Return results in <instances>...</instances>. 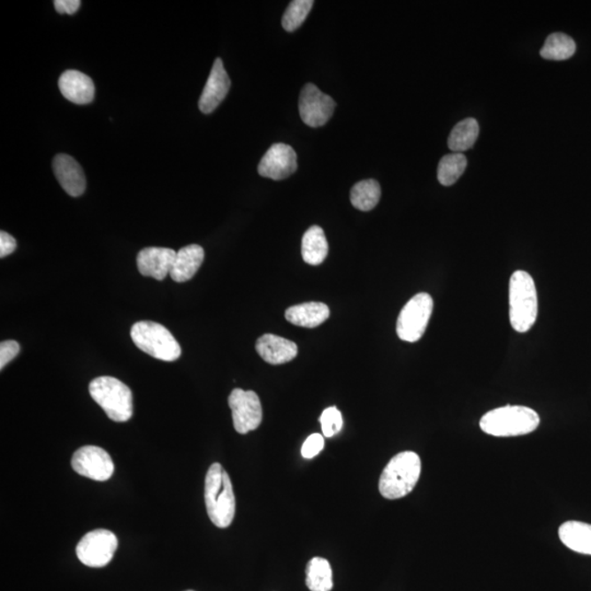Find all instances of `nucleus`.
<instances>
[{"instance_id":"28","label":"nucleus","mask_w":591,"mask_h":591,"mask_svg":"<svg viewBox=\"0 0 591 591\" xmlns=\"http://www.w3.org/2000/svg\"><path fill=\"white\" fill-rule=\"evenodd\" d=\"M319 421L321 423L322 433L325 437L335 436L343 427V418H342V413L335 406H331V408L323 411Z\"/></svg>"},{"instance_id":"13","label":"nucleus","mask_w":591,"mask_h":591,"mask_svg":"<svg viewBox=\"0 0 591 591\" xmlns=\"http://www.w3.org/2000/svg\"><path fill=\"white\" fill-rule=\"evenodd\" d=\"M230 86H232V81L226 72L224 63L220 58H217L212 65L211 75L202 92L200 103H198L202 112L210 114L215 111L228 95Z\"/></svg>"},{"instance_id":"25","label":"nucleus","mask_w":591,"mask_h":591,"mask_svg":"<svg viewBox=\"0 0 591 591\" xmlns=\"http://www.w3.org/2000/svg\"><path fill=\"white\" fill-rule=\"evenodd\" d=\"M576 52V44L571 36L564 34H553L548 36L546 43L540 50V54L544 59L549 61H565Z\"/></svg>"},{"instance_id":"21","label":"nucleus","mask_w":591,"mask_h":591,"mask_svg":"<svg viewBox=\"0 0 591 591\" xmlns=\"http://www.w3.org/2000/svg\"><path fill=\"white\" fill-rule=\"evenodd\" d=\"M329 253V244L321 227L312 226L304 233L302 242V256L308 265L317 266L325 262Z\"/></svg>"},{"instance_id":"18","label":"nucleus","mask_w":591,"mask_h":591,"mask_svg":"<svg viewBox=\"0 0 591 591\" xmlns=\"http://www.w3.org/2000/svg\"><path fill=\"white\" fill-rule=\"evenodd\" d=\"M204 249L198 244H190L177 252L170 276L177 283H184L193 279L204 261Z\"/></svg>"},{"instance_id":"27","label":"nucleus","mask_w":591,"mask_h":591,"mask_svg":"<svg viewBox=\"0 0 591 591\" xmlns=\"http://www.w3.org/2000/svg\"><path fill=\"white\" fill-rule=\"evenodd\" d=\"M313 4L315 3L312 0H295V2L290 3L284 13L283 20H281L284 29L288 32L297 30L306 20Z\"/></svg>"},{"instance_id":"24","label":"nucleus","mask_w":591,"mask_h":591,"mask_svg":"<svg viewBox=\"0 0 591 591\" xmlns=\"http://www.w3.org/2000/svg\"><path fill=\"white\" fill-rule=\"evenodd\" d=\"M381 197V188L376 180L360 181L350 191V202L355 209L369 211L377 206Z\"/></svg>"},{"instance_id":"2","label":"nucleus","mask_w":591,"mask_h":591,"mask_svg":"<svg viewBox=\"0 0 591 591\" xmlns=\"http://www.w3.org/2000/svg\"><path fill=\"white\" fill-rule=\"evenodd\" d=\"M422 472V461L413 451L395 455L383 469L380 492L387 500H399L412 493Z\"/></svg>"},{"instance_id":"5","label":"nucleus","mask_w":591,"mask_h":591,"mask_svg":"<svg viewBox=\"0 0 591 591\" xmlns=\"http://www.w3.org/2000/svg\"><path fill=\"white\" fill-rule=\"evenodd\" d=\"M91 398L104 409L114 422H127L133 417V394L131 389L117 380L104 376L90 382Z\"/></svg>"},{"instance_id":"8","label":"nucleus","mask_w":591,"mask_h":591,"mask_svg":"<svg viewBox=\"0 0 591 591\" xmlns=\"http://www.w3.org/2000/svg\"><path fill=\"white\" fill-rule=\"evenodd\" d=\"M119 547L117 535L109 530L90 531L78 543V558L86 566L104 567L109 564Z\"/></svg>"},{"instance_id":"17","label":"nucleus","mask_w":591,"mask_h":591,"mask_svg":"<svg viewBox=\"0 0 591 591\" xmlns=\"http://www.w3.org/2000/svg\"><path fill=\"white\" fill-rule=\"evenodd\" d=\"M256 349L262 359L271 365L292 362L298 354L297 345L294 342L274 334H265L258 338Z\"/></svg>"},{"instance_id":"33","label":"nucleus","mask_w":591,"mask_h":591,"mask_svg":"<svg viewBox=\"0 0 591 591\" xmlns=\"http://www.w3.org/2000/svg\"><path fill=\"white\" fill-rule=\"evenodd\" d=\"M188 591H193V590H188Z\"/></svg>"},{"instance_id":"20","label":"nucleus","mask_w":591,"mask_h":591,"mask_svg":"<svg viewBox=\"0 0 591 591\" xmlns=\"http://www.w3.org/2000/svg\"><path fill=\"white\" fill-rule=\"evenodd\" d=\"M558 537L572 551L591 556V525L566 521L558 529Z\"/></svg>"},{"instance_id":"16","label":"nucleus","mask_w":591,"mask_h":591,"mask_svg":"<svg viewBox=\"0 0 591 591\" xmlns=\"http://www.w3.org/2000/svg\"><path fill=\"white\" fill-rule=\"evenodd\" d=\"M59 90L68 101L76 104H91L95 98V84L89 76L78 71H66L58 81Z\"/></svg>"},{"instance_id":"22","label":"nucleus","mask_w":591,"mask_h":591,"mask_svg":"<svg viewBox=\"0 0 591 591\" xmlns=\"http://www.w3.org/2000/svg\"><path fill=\"white\" fill-rule=\"evenodd\" d=\"M479 134L480 127L477 119H465L452 128L449 138H448V147L454 152L463 154L464 151L473 147Z\"/></svg>"},{"instance_id":"30","label":"nucleus","mask_w":591,"mask_h":591,"mask_svg":"<svg viewBox=\"0 0 591 591\" xmlns=\"http://www.w3.org/2000/svg\"><path fill=\"white\" fill-rule=\"evenodd\" d=\"M20 353V345L16 341L9 340L0 344V369L7 366Z\"/></svg>"},{"instance_id":"12","label":"nucleus","mask_w":591,"mask_h":591,"mask_svg":"<svg viewBox=\"0 0 591 591\" xmlns=\"http://www.w3.org/2000/svg\"><path fill=\"white\" fill-rule=\"evenodd\" d=\"M297 170V155L293 147L279 144L272 145L258 164V174L263 178L280 181L290 177Z\"/></svg>"},{"instance_id":"10","label":"nucleus","mask_w":591,"mask_h":591,"mask_svg":"<svg viewBox=\"0 0 591 591\" xmlns=\"http://www.w3.org/2000/svg\"><path fill=\"white\" fill-rule=\"evenodd\" d=\"M335 101L330 96L323 94L313 84L303 88L299 98V113L303 122L311 127L326 126L335 110Z\"/></svg>"},{"instance_id":"14","label":"nucleus","mask_w":591,"mask_h":591,"mask_svg":"<svg viewBox=\"0 0 591 591\" xmlns=\"http://www.w3.org/2000/svg\"><path fill=\"white\" fill-rule=\"evenodd\" d=\"M177 251L169 248H145L138 253L137 267L142 276L164 280L170 275Z\"/></svg>"},{"instance_id":"26","label":"nucleus","mask_w":591,"mask_h":591,"mask_svg":"<svg viewBox=\"0 0 591 591\" xmlns=\"http://www.w3.org/2000/svg\"><path fill=\"white\" fill-rule=\"evenodd\" d=\"M466 158L464 154L454 152L443 156L438 165L437 178L443 187H451L458 181L466 168Z\"/></svg>"},{"instance_id":"23","label":"nucleus","mask_w":591,"mask_h":591,"mask_svg":"<svg viewBox=\"0 0 591 591\" xmlns=\"http://www.w3.org/2000/svg\"><path fill=\"white\" fill-rule=\"evenodd\" d=\"M306 584L311 591L334 589V574L329 561L323 557L311 558L307 564Z\"/></svg>"},{"instance_id":"6","label":"nucleus","mask_w":591,"mask_h":591,"mask_svg":"<svg viewBox=\"0 0 591 591\" xmlns=\"http://www.w3.org/2000/svg\"><path fill=\"white\" fill-rule=\"evenodd\" d=\"M131 338L138 349L150 357L174 362L181 357V346L171 332L154 321L136 322L131 329Z\"/></svg>"},{"instance_id":"32","label":"nucleus","mask_w":591,"mask_h":591,"mask_svg":"<svg viewBox=\"0 0 591 591\" xmlns=\"http://www.w3.org/2000/svg\"><path fill=\"white\" fill-rule=\"evenodd\" d=\"M81 2L80 0H57L54 2L55 9L59 13H67V15H73L81 8Z\"/></svg>"},{"instance_id":"31","label":"nucleus","mask_w":591,"mask_h":591,"mask_svg":"<svg viewBox=\"0 0 591 591\" xmlns=\"http://www.w3.org/2000/svg\"><path fill=\"white\" fill-rule=\"evenodd\" d=\"M17 248L16 239L8 233H0V257L11 256Z\"/></svg>"},{"instance_id":"9","label":"nucleus","mask_w":591,"mask_h":591,"mask_svg":"<svg viewBox=\"0 0 591 591\" xmlns=\"http://www.w3.org/2000/svg\"><path fill=\"white\" fill-rule=\"evenodd\" d=\"M228 403L237 433L246 435L260 426L263 411L260 398L256 392L234 389L229 395Z\"/></svg>"},{"instance_id":"11","label":"nucleus","mask_w":591,"mask_h":591,"mask_svg":"<svg viewBox=\"0 0 591 591\" xmlns=\"http://www.w3.org/2000/svg\"><path fill=\"white\" fill-rule=\"evenodd\" d=\"M72 466L78 474L95 481H108L114 472V464L110 455L96 446L80 448L73 456Z\"/></svg>"},{"instance_id":"4","label":"nucleus","mask_w":591,"mask_h":591,"mask_svg":"<svg viewBox=\"0 0 591 591\" xmlns=\"http://www.w3.org/2000/svg\"><path fill=\"white\" fill-rule=\"evenodd\" d=\"M538 316V296L534 280L527 272L516 271L510 281V319L512 329L526 334Z\"/></svg>"},{"instance_id":"19","label":"nucleus","mask_w":591,"mask_h":591,"mask_svg":"<svg viewBox=\"0 0 591 591\" xmlns=\"http://www.w3.org/2000/svg\"><path fill=\"white\" fill-rule=\"evenodd\" d=\"M330 317V309L323 303H304L288 309L286 320L292 325L313 329L321 326Z\"/></svg>"},{"instance_id":"1","label":"nucleus","mask_w":591,"mask_h":591,"mask_svg":"<svg viewBox=\"0 0 591 591\" xmlns=\"http://www.w3.org/2000/svg\"><path fill=\"white\" fill-rule=\"evenodd\" d=\"M205 504L207 514L216 527L225 529L233 524L235 514L233 483L219 463L212 464L206 474Z\"/></svg>"},{"instance_id":"7","label":"nucleus","mask_w":591,"mask_h":591,"mask_svg":"<svg viewBox=\"0 0 591 591\" xmlns=\"http://www.w3.org/2000/svg\"><path fill=\"white\" fill-rule=\"evenodd\" d=\"M433 309V298L427 293H419L410 299L402 309L396 322V334L400 340L410 343L421 340L427 329Z\"/></svg>"},{"instance_id":"15","label":"nucleus","mask_w":591,"mask_h":591,"mask_svg":"<svg viewBox=\"0 0 591 591\" xmlns=\"http://www.w3.org/2000/svg\"><path fill=\"white\" fill-rule=\"evenodd\" d=\"M55 177L64 191L73 197L82 196L86 191L84 170L73 157L59 154L53 160Z\"/></svg>"},{"instance_id":"29","label":"nucleus","mask_w":591,"mask_h":591,"mask_svg":"<svg viewBox=\"0 0 591 591\" xmlns=\"http://www.w3.org/2000/svg\"><path fill=\"white\" fill-rule=\"evenodd\" d=\"M323 448H325V436L320 434H312L303 442L302 455L304 459H312L320 454Z\"/></svg>"},{"instance_id":"3","label":"nucleus","mask_w":591,"mask_h":591,"mask_svg":"<svg viewBox=\"0 0 591 591\" xmlns=\"http://www.w3.org/2000/svg\"><path fill=\"white\" fill-rule=\"evenodd\" d=\"M540 417L534 410L521 405H506L483 415L480 427L488 435L514 437L527 435L538 428Z\"/></svg>"}]
</instances>
